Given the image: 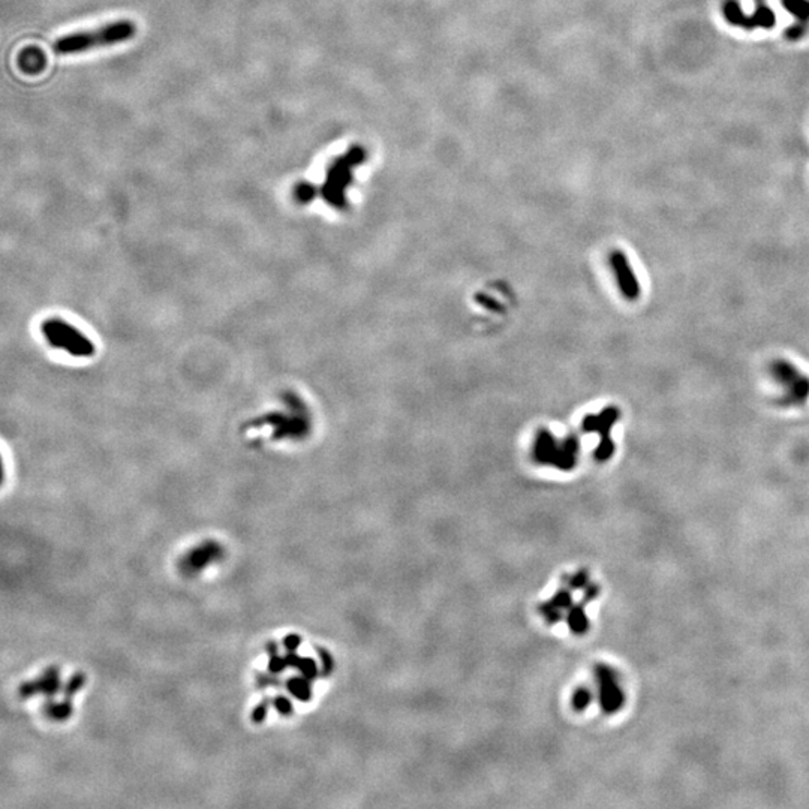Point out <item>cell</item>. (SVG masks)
Returning <instances> with one entry per match:
<instances>
[{
    "instance_id": "obj_1",
    "label": "cell",
    "mask_w": 809,
    "mask_h": 809,
    "mask_svg": "<svg viewBox=\"0 0 809 809\" xmlns=\"http://www.w3.org/2000/svg\"><path fill=\"white\" fill-rule=\"evenodd\" d=\"M135 24L129 20L113 21L89 32H77L59 38L55 43L57 55H78L102 47H111L135 36Z\"/></svg>"
},
{
    "instance_id": "obj_2",
    "label": "cell",
    "mask_w": 809,
    "mask_h": 809,
    "mask_svg": "<svg viewBox=\"0 0 809 809\" xmlns=\"http://www.w3.org/2000/svg\"><path fill=\"white\" fill-rule=\"evenodd\" d=\"M41 333L48 345L68 352L72 357L89 358L95 356V344L75 325L62 318L45 319L41 324Z\"/></svg>"
},
{
    "instance_id": "obj_3",
    "label": "cell",
    "mask_w": 809,
    "mask_h": 809,
    "mask_svg": "<svg viewBox=\"0 0 809 809\" xmlns=\"http://www.w3.org/2000/svg\"><path fill=\"white\" fill-rule=\"evenodd\" d=\"M579 450L580 446L576 436H568L562 443H559L550 432L541 430L535 439L533 456L538 463H549L570 471L577 465Z\"/></svg>"
},
{
    "instance_id": "obj_4",
    "label": "cell",
    "mask_w": 809,
    "mask_h": 809,
    "mask_svg": "<svg viewBox=\"0 0 809 809\" xmlns=\"http://www.w3.org/2000/svg\"><path fill=\"white\" fill-rule=\"evenodd\" d=\"M358 150H352L344 158L337 159L329 169L327 180H325L321 193L330 205L337 208L345 205V191L351 181V168L358 162Z\"/></svg>"
},
{
    "instance_id": "obj_5",
    "label": "cell",
    "mask_w": 809,
    "mask_h": 809,
    "mask_svg": "<svg viewBox=\"0 0 809 809\" xmlns=\"http://www.w3.org/2000/svg\"><path fill=\"white\" fill-rule=\"evenodd\" d=\"M290 408L291 412H276V414H270L268 417H263V419L256 420V424L263 423V424H270L273 429H275V434L273 436L275 438H283V436H293V438H300L307 434L309 430V422H307V415L303 409V404L300 403L297 399H291L290 400Z\"/></svg>"
},
{
    "instance_id": "obj_6",
    "label": "cell",
    "mask_w": 809,
    "mask_h": 809,
    "mask_svg": "<svg viewBox=\"0 0 809 809\" xmlns=\"http://www.w3.org/2000/svg\"><path fill=\"white\" fill-rule=\"evenodd\" d=\"M725 20L745 30L751 29H772L775 26V12L769 8L763 0H757V8L751 16L742 11L737 0H727L724 4Z\"/></svg>"
},
{
    "instance_id": "obj_7",
    "label": "cell",
    "mask_w": 809,
    "mask_h": 809,
    "mask_svg": "<svg viewBox=\"0 0 809 809\" xmlns=\"http://www.w3.org/2000/svg\"><path fill=\"white\" fill-rule=\"evenodd\" d=\"M598 682L599 704L607 715L616 713L625 704V693L619 685L616 672L607 667L606 664H598L595 669Z\"/></svg>"
},
{
    "instance_id": "obj_8",
    "label": "cell",
    "mask_w": 809,
    "mask_h": 809,
    "mask_svg": "<svg viewBox=\"0 0 809 809\" xmlns=\"http://www.w3.org/2000/svg\"><path fill=\"white\" fill-rule=\"evenodd\" d=\"M610 266L615 271L622 295L631 302L640 297V282H638L628 258L622 251H613L610 254Z\"/></svg>"
},
{
    "instance_id": "obj_9",
    "label": "cell",
    "mask_w": 809,
    "mask_h": 809,
    "mask_svg": "<svg viewBox=\"0 0 809 809\" xmlns=\"http://www.w3.org/2000/svg\"><path fill=\"white\" fill-rule=\"evenodd\" d=\"M62 689L60 673L57 667H48L35 681L24 682L18 688V696L21 698H29L36 694H44L47 698H53Z\"/></svg>"
},
{
    "instance_id": "obj_10",
    "label": "cell",
    "mask_w": 809,
    "mask_h": 809,
    "mask_svg": "<svg viewBox=\"0 0 809 809\" xmlns=\"http://www.w3.org/2000/svg\"><path fill=\"white\" fill-rule=\"evenodd\" d=\"M220 556H222L220 545L213 541H207L200 547H197V549L191 550L185 556L183 562H181V568H183V571H186L189 576H192V574L200 572L208 564L215 562V560L219 559Z\"/></svg>"
},
{
    "instance_id": "obj_11",
    "label": "cell",
    "mask_w": 809,
    "mask_h": 809,
    "mask_svg": "<svg viewBox=\"0 0 809 809\" xmlns=\"http://www.w3.org/2000/svg\"><path fill=\"white\" fill-rule=\"evenodd\" d=\"M621 411L616 407H609L599 414H592L584 417L582 429L583 432H596L599 438H609L613 426L619 420Z\"/></svg>"
},
{
    "instance_id": "obj_12",
    "label": "cell",
    "mask_w": 809,
    "mask_h": 809,
    "mask_svg": "<svg viewBox=\"0 0 809 809\" xmlns=\"http://www.w3.org/2000/svg\"><path fill=\"white\" fill-rule=\"evenodd\" d=\"M776 372H778L779 378H786L787 384H791V378H793L796 370L793 368H790V364H784V366L776 368ZM793 383H796V387H794L796 395H798L800 399H805L809 393V383H808L806 378L798 375V378H796Z\"/></svg>"
},
{
    "instance_id": "obj_13",
    "label": "cell",
    "mask_w": 809,
    "mask_h": 809,
    "mask_svg": "<svg viewBox=\"0 0 809 809\" xmlns=\"http://www.w3.org/2000/svg\"><path fill=\"white\" fill-rule=\"evenodd\" d=\"M44 712L48 718H51V720L64 721L68 720L72 713V701L63 698L62 703H55L53 700L48 698L44 706Z\"/></svg>"
},
{
    "instance_id": "obj_14",
    "label": "cell",
    "mask_w": 809,
    "mask_h": 809,
    "mask_svg": "<svg viewBox=\"0 0 809 809\" xmlns=\"http://www.w3.org/2000/svg\"><path fill=\"white\" fill-rule=\"evenodd\" d=\"M568 625L574 634H584L589 628V621L588 616H586L583 604L579 606H574L570 609L568 613Z\"/></svg>"
},
{
    "instance_id": "obj_15",
    "label": "cell",
    "mask_w": 809,
    "mask_h": 809,
    "mask_svg": "<svg viewBox=\"0 0 809 809\" xmlns=\"http://www.w3.org/2000/svg\"><path fill=\"white\" fill-rule=\"evenodd\" d=\"M286 689L290 691V693L300 701H309L312 698V689H310V681L306 679V677H291V679L286 681Z\"/></svg>"
},
{
    "instance_id": "obj_16",
    "label": "cell",
    "mask_w": 809,
    "mask_h": 809,
    "mask_svg": "<svg viewBox=\"0 0 809 809\" xmlns=\"http://www.w3.org/2000/svg\"><path fill=\"white\" fill-rule=\"evenodd\" d=\"M266 650H267V654H268V657H270V661H268V672H270L271 674H279V673H282L286 667H288V664H286V660L282 658V657H279V647H278L276 642L270 640V642L266 645Z\"/></svg>"
},
{
    "instance_id": "obj_17",
    "label": "cell",
    "mask_w": 809,
    "mask_h": 809,
    "mask_svg": "<svg viewBox=\"0 0 809 809\" xmlns=\"http://www.w3.org/2000/svg\"><path fill=\"white\" fill-rule=\"evenodd\" d=\"M782 4L799 23L806 24L809 21V0H782Z\"/></svg>"
},
{
    "instance_id": "obj_18",
    "label": "cell",
    "mask_w": 809,
    "mask_h": 809,
    "mask_svg": "<svg viewBox=\"0 0 809 809\" xmlns=\"http://www.w3.org/2000/svg\"><path fill=\"white\" fill-rule=\"evenodd\" d=\"M86 682H87V677L84 673H75L74 676H71V679L68 681V684L63 686V698L71 701L78 691H80L86 685Z\"/></svg>"
},
{
    "instance_id": "obj_19",
    "label": "cell",
    "mask_w": 809,
    "mask_h": 809,
    "mask_svg": "<svg viewBox=\"0 0 809 809\" xmlns=\"http://www.w3.org/2000/svg\"><path fill=\"white\" fill-rule=\"evenodd\" d=\"M592 693L589 688H579L577 691H574V694L571 697V706L574 711L577 712H583L586 708L589 706L591 701H592Z\"/></svg>"
},
{
    "instance_id": "obj_20",
    "label": "cell",
    "mask_w": 809,
    "mask_h": 809,
    "mask_svg": "<svg viewBox=\"0 0 809 809\" xmlns=\"http://www.w3.org/2000/svg\"><path fill=\"white\" fill-rule=\"evenodd\" d=\"M613 454H615V442H613V439L610 436L599 439V443L595 450V459L598 462H607Z\"/></svg>"
},
{
    "instance_id": "obj_21",
    "label": "cell",
    "mask_w": 809,
    "mask_h": 809,
    "mask_svg": "<svg viewBox=\"0 0 809 809\" xmlns=\"http://www.w3.org/2000/svg\"><path fill=\"white\" fill-rule=\"evenodd\" d=\"M315 193H317L315 186L310 185V183H305V181L303 183H298L294 188V197L298 203H302V204L310 203L313 200V197H315Z\"/></svg>"
},
{
    "instance_id": "obj_22",
    "label": "cell",
    "mask_w": 809,
    "mask_h": 809,
    "mask_svg": "<svg viewBox=\"0 0 809 809\" xmlns=\"http://www.w3.org/2000/svg\"><path fill=\"white\" fill-rule=\"evenodd\" d=\"M270 704H273V698H270V697H266V698L261 700V703L252 711V715H251V721L254 724H263L266 721L268 709H270Z\"/></svg>"
},
{
    "instance_id": "obj_23",
    "label": "cell",
    "mask_w": 809,
    "mask_h": 809,
    "mask_svg": "<svg viewBox=\"0 0 809 809\" xmlns=\"http://www.w3.org/2000/svg\"><path fill=\"white\" fill-rule=\"evenodd\" d=\"M540 611L543 613V616H544L545 622L550 623V625H555V623H558L560 619H562V616H560V609H558L552 601L544 603V604L540 607Z\"/></svg>"
},
{
    "instance_id": "obj_24",
    "label": "cell",
    "mask_w": 809,
    "mask_h": 809,
    "mask_svg": "<svg viewBox=\"0 0 809 809\" xmlns=\"http://www.w3.org/2000/svg\"><path fill=\"white\" fill-rule=\"evenodd\" d=\"M298 672L302 673V676H305L306 679H309V681H315V679H317V676H318V667H317V662L313 661L312 658H302V662H300Z\"/></svg>"
},
{
    "instance_id": "obj_25",
    "label": "cell",
    "mask_w": 809,
    "mask_h": 809,
    "mask_svg": "<svg viewBox=\"0 0 809 809\" xmlns=\"http://www.w3.org/2000/svg\"><path fill=\"white\" fill-rule=\"evenodd\" d=\"M273 708H275L282 716H291L294 713V706L288 697L276 696L273 698Z\"/></svg>"
},
{
    "instance_id": "obj_26",
    "label": "cell",
    "mask_w": 809,
    "mask_h": 809,
    "mask_svg": "<svg viewBox=\"0 0 809 809\" xmlns=\"http://www.w3.org/2000/svg\"><path fill=\"white\" fill-rule=\"evenodd\" d=\"M317 652L321 658V673L322 676H329L334 667L333 657L329 654V650H325L322 647H317Z\"/></svg>"
},
{
    "instance_id": "obj_27",
    "label": "cell",
    "mask_w": 809,
    "mask_h": 809,
    "mask_svg": "<svg viewBox=\"0 0 809 809\" xmlns=\"http://www.w3.org/2000/svg\"><path fill=\"white\" fill-rule=\"evenodd\" d=\"M568 583L572 589H584L589 584V572L588 571H579L568 579Z\"/></svg>"
},
{
    "instance_id": "obj_28",
    "label": "cell",
    "mask_w": 809,
    "mask_h": 809,
    "mask_svg": "<svg viewBox=\"0 0 809 809\" xmlns=\"http://www.w3.org/2000/svg\"><path fill=\"white\" fill-rule=\"evenodd\" d=\"M552 603L558 607V609H568L571 607V594L568 591H559L556 594V596L552 599Z\"/></svg>"
},
{
    "instance_id": "obj_29",
    "label": "cell",
    "mask_w": 809,
    "mask_h": 809,
    "mask_svg": "<svg viewBox=\"0 0 809 809\" xmlns=\"http://www.w3.org/2000/svg\"><path fill=\"white\" fill-rule=\"evenodd\" d=\"M281 685V681L278 677H273L268 674H263V673H256V686L264 689L267 686H278Z\"/></svg>"
},
{
    "instance_id": "obj_30",
    "label": "cell",
    "mask_w": 809,
    "mask_h": 809,
    "mask_svg": "<svg viewBox=\"0 0 809 809\" xmlns=\"http://www.w3.org/2000/svg\"><path fill=\"white\" fill-rule=\"evenodd\" d=\"M282 645L286 649V652H295L300 647V645H302V637L297 634H288L283 637Z\"/></svg>"
},
{
    "instance_id": "obj_31",
    "label": "cell",
    "mask_w": 809,
    "mask_h": 809,
    "mask_svg": "<svg viewBox=\"0 0 809 809\" xmlns=\"http://www.w3.org/2000/svg\"><path fill=\"white\" fill-rule=\"evenodd\" d=\"M599 594H601V586H598V584H595V583H589V584L586 586V588H584V595H583V604L594 601L595 598H598V596H599Z\"/></svg>"
}]
</instances>
